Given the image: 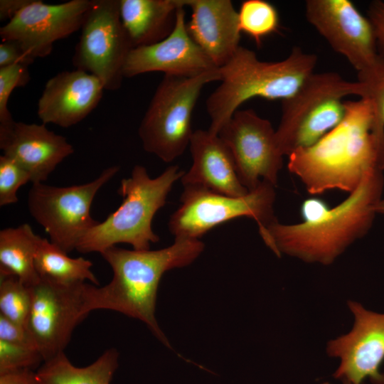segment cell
<instances>
[{
  "mask_svg": "<svg viewBox=\"0 0 384 384\" xmlns=\"http://www.w3.org/2000/svg\"><path fill=\"white\" fill-rule=\"evenodd\" d=\"M183 6L185 0H119L121 21L133 48L166 38Z\"/></svg>",
  "mask_w": 384,
  "mask_h": 384,
  "instance_id": "obj_21",
  "label": "cell"
},
{
  "mask_svg": "<svg viewBox=\"0 0 384 384\" xmlns=\"http://www.w3.org/2000/svg\"><path fill=\"white\" fill-rule=\"evenodd\" d=\"M241 32L251 37L260 46L262 39L277 31L279 18L276 8L264 0H246L238 11Z\"/></svg>",
  "mask_w": 384,
  "mask_h": 384,
  "instance_id": "obj_25",
  "label": "cell"
},
{
  "mask_svg": "<svg viewBox=\"0 0 384 384\" xmlns=\"http://www.w3.org/2000/svg\"><path fill=\"white\" fill-rule=\"evenodd\" d=\"M118 358L117 351L110 348L89 366L77 367L62 352L43 361L36 377L39 384H110Z\"/></svg>",
  "mask_w": 384,
  "mask_h": 384,
  "instance_id": "obj_22",
  "label": "cell"
},
{
  "mask_svg": "<svg viewBox=\"0 0 384 384\" xmlns=\"http://www.w3.org/2000/svg\"><path fill=\"white\" fill-rule=\"evenodd\" d=\"M375 210L377 213L384 214V198H382L378 203Z\"/></svg>",
  "mask_w": 384,
  "mask_h": 384,
  "instance_id": "obj_36",
  "label": "cell"
},
{
  "mask_svg": "<svg viewBox=\"0 0 384 384\" xmlns=\"http://www.w3.org/2000/svg\"><path fill=\"white\" fill-rule=\"evenodd\" d=\"M31 182L29 174L11 158L0 156V206L18 201L17 191L25 183Z\"/></svg>",
  "mask_w": 384,
  "mask_h": 384,
  "instance_id": "obj_30",
  "label": "cell"
},
{
  "mask_svg": "<svg viewBox=\"0 0 384 384\" xmlns=\"http://www.w3.org/2000/svg\"><path fill=\"white\" fill-rule=\"evenodd\" d=\"M90 283L63 284L41 277L31 290L26 329L43 361L64 352L75 326L87 315Z\"/></svg>",
  "mask_w": 384,
  "mask_h": 384,
  "instance_id": "obj_11",
  "label": "cell"
},
{
  "mask_svg": "<svg viewBox=\"0 0 384 384\" xmlns=\"http://www.w3.org/2000/svg\"><path fill=\"white\" fill-rule=\"evenodd\" d=\"M367 16L375 31L378 54L384 57V1L375 0L370 2Z\"/></svg>",
  "mask_w": 384,
  "mask_h": 384,
  "instance_id": "obj_33",
  "label": "cell"
},
{
  "mask_svg": "<svg viewBox=\"0 0 384 384\" xmlns=\"http://www.w3.org/2000/svg\"><path fill=\"white\" fill-rule=\"evenodd\" d=\"M43 362V358L38 350L0 340V375L24 369L33 370Z\"/></svg>",
  "mask_w": 384,
  "mask_h": 384,
  "instance_id": "obj_29",
  "label": "cell"
},
{
  "mask_svg": "<svg viewBox=\"0 0 384 384\" xmlns=\"http://www.w3.org/2000/svg\"><path fill=\"white\" fill-rule=\"evenodd\" d=\"M383 188V171H373L336 206L331 208L319 198H307L301 206L302 223L287 225L277 220L260 235L279 257L284 253L306 262L329 265L368 233Z\"/></svg>",
  "mask_w": 384,
  "mask_h": 384,
  "instance_id": "obj_2",
  "label": "cell"
},
{
  "mask_svg": "<svg viewBox=\"0 0 384 384\" xmlns=\"http://www.w3.org/2000/svg\"><path fill=\"white\" fill-rule=\"evenodd\" d=\"M0 340L38 350L26 328L0 314Z\"/></svg>",
  "mask_w": 384,
  "mask_h": 384,
  "instance_id": "obj_31",
  "label": "cell"
},
{
  "mask_svg": "<svg viewBox=\"0 0 384 384\" xmlns=\"http://www.w3.org/2000/svg\"><path fill=\"white\" fill-rule=\"evenodd\" d=\"M92 263L84 257L73 258L50 241L40 238L35 255L36 270L41 277L63 284L89 281L98 286L92 272Z\"/></svg>",
  "mask_w": 384,
  "mask_h": 384,
  "instance_id": "obj_24",
  "label": "cell"
},
{
  "mask_svg": "<svg viewBox=\"0 0 384 384\" xmlns=\"http://www.w3.org/2000/svg\"><path fill=\"white\" fill-rule=\"evenodd\" d=\"M34 61L15 41H2L0 44V68L15 64L29 65Z\"/></svg>",
  "mask_w": 384,
  "mask_h": 384,
  "instance_id": "obj_32",
  "label": "cell"
},
{
  "mask_svg": "<svg viewBox=\"0 0 384 384\" xmlns=\"http://www.w3.org/2000/svg\"><path fill=\"white\" fill-rule=\"evenodd\" d=\"M92 0L48 4L31 1L0 28L2 41H15L32 59L48 55L55 41L81 28Z\"/></svg>",
  "mask_w": 384,
  "mask_h": 384,
  "instance_id": "obj_14",
  "label": "cell"
},
{
  "mask_svg": "<svg viewBox=\"0 0 384 384\" xmlns=\"http://www.w3.org/2000/svg\"><path fill=\"white\" fill-rule=\"evenodd\" d=\"M361 95V85L338 73L311 74L294 95L282 101V115L275 131L283 156L309 147L336 127L345 114L343 99Z\"/></svg>",
  "mask_w": 384,
  "mask_h": 384,
  "instance_id": "obj_6",
  "label": "cell"
},
{
  "mask_svg": "<svg viewBox=\"0 0 384 384\" xmlns=\"http://www.w3.org/2000/svg\"><path fill=\"white\" fill-rule=\"evenodd\" d=\"M41 236L27 223L0 231V272L17 277L27 287L41 279L35 267V255Z\"/></svg>",
  "mask_w": 384,
  "mask_h": 384,
  "instance_id": "obj_23",
  "label": "cell"
},
{
  "mask_svg": "<svg viewBox=\"0 0 384 384\" xmlns=\"http://www.w3.org/2000/svg\"><path fill=\"white\" fill-rule=\"evenodd\" d=\"M220 80L219 70L193 77L164 75L139 127L144 149L166 163L181 156L194 132L192 115L201 90Z\"/></svg>",
  "mask_w": 384,
  "mask_h": 384,
  "instance_id": "obj_7",
  "label": "cell"
},
{
  "mask_svg": "<svg viewBox=\"0 0 384 384\" xmlns=\"http://www.w3.org/2000/svg\"><path fill=\"white\" fill-rule=\"evenodd\" d=\"M31 306V287L15 275L0 272V314L26 328Z\"/></svg>",
  "mask_w": 384,
  "mask_h": 384,
  "instance_id": "obj_26",
  "label": "cell"
},
{
  "mask_svg": "<svg viewBox=\"0 0 384 384\" xmlns=\"http://www.w3.org/2000/svg\"><path fill=\"white\" fill-rule=\"evenodd\" d=\"M317 56L294 47L284 60L265 62L255 52L240 46L219 68L220 84L206 100L210 118L208 131L218 134L238 107L252 97L287 99L314 73Z\"/></svg>",
  "mask_w": 384,
  "mask_h": 384,
  "instance_id": "obj_4",
  "label": "cell"
},
{
  "mask_svg": "<svg viewBox=\"0 0 384 384\" xmlns=\"http://www.w3.org/2000/svg\"><path fill=\"white\" fill-rule=\"evenodd\" d=\"M4 155L21 166L33 183H43L56 166L74 152L64 137L49 130L46 124L15 122L10 134L0 141Z\"/></svg>",
  "mask_w": 384,
  "mask_h": 384,
  "instance_id": "obj_19",
  "label": "cell"
},
{
  "mask_svg": "<svg viewBox=\"0 0 384 384\" xmlns=\"http://www.w3.org/2000/svg\"><path fill=\"white\" fill-rule=\"evenodd\" d=\"M185 16L184 6L179 8L175 26L166 38L132 49L124 65V78L149 72L193 77L219 70L189 35Z\"/></svg>",
  "mask_w": 384,
  "mask_h": 384,
  "instance_id": "obj_16",
  "label": "cell"
},
{
  "mask_svg": "<svg viewBox=\"0 0 384 384\" xmlns=\"http://www.w3.org/2000/svg\"><path fill=\"white\" fill-rule=\"evenodd\" d=\"M80 29L73 64L97 78L105 90L119 89L133 49L121 21L119 0H92Z\"/></svg>",
  "mask_w": 384,
  "mask_h": 384,
  "instance_id": "obj_10",
  "label": "cell"
},
{
  "mask_svg": "<svg viewBox=\"0 0 384 384\" xmlns=\"http://www.w3.org/2000/svg\"><path fill=\"white\" fill-rule=\"evenodd\" d=\"M343 384H351V383H349L348 382H343Z\"/></svg>",
  "mask_w": 384,
  "mask_h": 384,
  "instance_id": "obj_37",
  "label": "cell"
},
{
  "mask_svg": "<svg viewBox=\"0 0 384 384\" xmlns=\"http://www.w3.org/2000/svg\"><path fill=\"white\" fill-rule=\"evenodd\" d=\"M119 170L117 166H110L95 179L80 185L32 184L28 195V210L53 245L67 254L76 250L83 236L99 223L90 215L95 195Z\"/></svg>",
  "mask_w": 384,
  "mask_h": 384,
  "instance_id": "obj_9",
  "label": "cell"
},
{
  "mask_svg": "<svg viewBox=\"0 0 384 384\" xmlns=\"http://www.w3.org/2000/svg\"><path fill=\"white\" fill-rule=\"evenodd\" d=\"M105 90L95 75L80 70L50 78L40 97L37 114L42 123L68 128L84 119L100 102Z\"/></svg>",
  "mask_w": 384,
  "mask_h": 384,
  "instance_id": "obj_17",
  "label": "cell"
},
{
  "mask_svg": "<svg viewBox=\"0 0 384 384\" xmlns=\"http://www.w3.org/2000/svg\"><path fill=\"white\" fill-rule=\"evenodd\" d=\"M0 384H39L33 370H20L0 375Z\"/></svg>",
  "mask_w": 384,
  "mask_h": 384,
  "instance_id": "obj_34",
  "label": "cell"
},
{
  "mask_svg": "<svg viewBox=\"0 0 384 384\" xmlns=\"http://www.w3.org/2000/svg\"><path fill=\"white\" fill-rule=\"evenodd\" d=\"M29 80L28 65L15 64L0 68V141L10 134L16 122L8 108L11 94L16 87L26 85Z\"/></svg>",
  "mask_w": 384,
  "mask_h": 384,
  "instance_id": "obj_27",
  "label": "cell"
},
{
  "mask_svg": "<svg viewBox=\"0 0 384 384\" xmlns=\"http://www.w3.org/2000/svg\"><path fill=\"white\" fill-rule=\"evenodd\" d=\"M189 148L193 164L181 178L183 186L203 187L233 197L249 193L239 180L230 150L218 134L208 129L196 130Z\"/></svg>",
  "mask_w": 384,
  "mask_h": 384,
  "instance_id": "obj_20",
  "label": "cell"
},
{
  "mask_svg": "<svg viewBox=\"0 0 384 384\" xmlns=\"http://www.w3.org/2000/svg\"><path fill=\"white\" fill-rule=\"evenodd\" d=\"M360 98L368 100L373 107L376 124L384 129V57L379 55L368 69L358 73Z\"/></svg>",
  "mask_w": 384,
  "mask_h": 384,
  "instance_id": "obj_28",
  "label": "cell"
},
{
  "mask_svg": "<svg viewBox=\"0 0 384 384\" xmlns=\"http://www.w3.org/2000/svg\"><path fill=\"white\" fill-rule=\"evenodd\" d=\"M348 304L355 318L353 329L327 346L328 354L340 359L334 375L351 384H361L366 379L384 384V373L380 371L384 360V314L367 310L356 302Z\"/></svg>",
  "mask_w": 384,
  "mask_h": 384,
  "instance_id": "obj_15",
  "label": "cell"
},
{
  "mask_svg": "<svg viewBox=\"0 0 384 384\" xmlns=\"http://www.w3.org/2000/svg\"><path fill=\"white\" fill-rule=\"evenodd\" d=\"M308 22L357 73L370 68L379 54L372 23L349 0H307Z\"/></svg>",
  "mask_w": 384,
  "mask_h": 384,
  "instance_id": "obj_13",
  "label": "cell"
},
{
  "mask_svg": "<svg viewBox=\"0 0 384 384\" xmlns=\"http://www.w3.org/2000/svg\"><path fill=\"white\" fill-rule=\"evenodd\" d=\"M31 0H1L0 19L10 21L18 11L26 6Z\"/></svg>",
  "mask_w": 384,
  "mask_h": 384,
  "instance_id": "obj_35",
  "label": "cell"
},
{
  "mask_svg": "<svg viewBox=\"0 0 384 384\" xmlns=\"http://www.w3.org/2000/svg\"><path fill=\"white\" fill-rule=\"evenodd\" d=\"M344 104V117L336 127L288 156V170L311 195L331 189L350 193L368 174L384 170V130L375 123L370 102L360 98Z\"/></svg>",
  "mask_w": 384,
  "mask_h": 384,
  "instance_id": "obj_1",
  "label": "cell"
},
{
  "mask_svg": "<svg viewBox=\"0 0 384 384\" xmlns=\"http://www.w3.org/2000/svg\"><path fill=\"white\" fill-rule=\"evenodd\" d=\"M271 122L252 110H237L218 135L234 160L240 181L248 191L262 180L277 186L282 167L280 152Z\"/></svg>",
  "mask_w": 384,
  "mask_h": 384,
  "instance_id": "obj_12",
  "label": "cell"
},
{
  "mask_svg": "<svg viewBox=\"0 0 384 384\" xmlns=\"http://www.w3.org/2000/svg\"><path fill=\"white\" fill-rule=\"evenodd\" d=\"M183 174L178 166L172 165L151 178L145 167L136 165L131 176L121 180L117 190L122 198L119 207L91 228L76 250L101 253L119 243L129 244L137 250H149L151 243L159 240L152 229L153 218L165 205L174 183Z\"/></svg>",
  "mask_w": 384,
  "mask_h": 384,
  "instance_id": "obj_5",
  "label": "cell"
},
{
  "mask_svg": "<svg viewBox=\"0 0 384 384\" xmlns=\"http://www.w3.org/2000/svg\"><path fill=\"white\" fill-rule=\"evenodd\" d=\"M199 239L175 238L174 242L156 250H126L110 247L100 254L113 272L103 287L90 284L86 310L117 311L144 322L166 346L171 345L155 316L157 292L164 274L191 264L204 250Z\"/></svg>",
  "mask_w": 384,
  "mask_h": 384,
  "instance_id": "obj_3",
  "label": "cell"
},
{
  "mask_svg": "<svg viewBox=\"0 0 384 384\" xmlns=\"http://www.w3.org/2000/svg\"><path fill=\"white\" fill-rule=\"evenodd\" d=\"M191 9L189 35L218 68L225 65L240 46L238 11L230 0H185Z\"/></svg>",
  "mask_w": 384,
  "mask_h": 384,
  "instance_id": "obj_18",
  "label": "cell"
},
{
  "mask_svg": "<svg viewBox=\"0 0 384 384\" xmlns=\"http://www.w3.org/2000/svg\"><path fill=\"white\" fill-rule=\"evenodd\" d=\"M274 187L262 180L247 195L233 197L203 187L183 186L181 205L170 216L169 230L175 238L199 239L223 223L246 216L257 222L261 235L277 220L274 213Z\"/></svg>",
  "mask_w": 384,
  "mask_h": 384,
  "instance_id": "obj_8",
  "label": "cell"
}]
</instances>
